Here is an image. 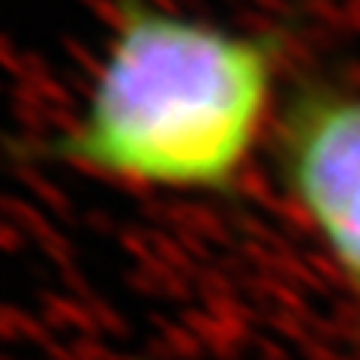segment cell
<instances>
[{"mask_svg": "<svg viewBox=\"0 0 360 360\" xmlns=\"http://www.w3.org/2000/svg\"><path fill=\"white\" fill-rule=\"evenodd\" d=\"M115 30L78 117L42 156L127 186L231 193L262 141L285 42L111 0Z\"/></svg>", "mask_w": 360, "mask_h": 360, "instance_id": "1", "label": "cell"}, {"mask_svg": "<svg viewBox=\"0 0 360 360\" xmlns=\"http://www.w3.org/2000/svg\"><path fill=\"white\" fill-rule=\"evenodd\" d=\"M274 168L360 307V94L297 82L274 123Z\"/></svg>", "mask_w": 360, "mask_h": 360, "instance_id": "2", "label": "cell"}]
</instances>
